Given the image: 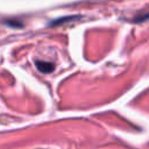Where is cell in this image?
Returning <instances> with one entry per match:
<instances>
[{
    "label": "cell",
    "mask_w": 149,
    "mask_h": 149,
    "mask_svg": "<svg viewBox=\"0 0 149 149\" xmlns=\"http://www.w3.org/2000/svg\"><path fill=\"white\" fill-rule=\"evenodd\" d=\"M36 66L37 69L43 72V73H49L54 70V64L52 63H49V62H43V61H37L36 62Z\"/></svg>",
    "instance_id": "6da1fadb"
}]
</instances>
